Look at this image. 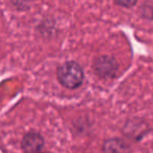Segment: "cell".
<instances>
[{
    "instance_id": "obj_3",
    "label": "cell",
    "mask_w": 153,
    "mask_h": 153,
    "mask_svg": "<svg viewBox=\"0 0 153 153\" xmlns=\"http://www.w3.org/2000/svg\"><path fill=\"white\" fill-rule=\"evenodd\" d=\"M44 147V138L40 133L28 132L23 136L21 142V148L24 153H41Z\"/></svg>"
},
{
    "instance_id": "obj_2",
    "label": "cell",
    "mask_w": 153,
    "mask_h": 153,
    "mask_svg": "<svg viewBox=\"0 0 153 153\" xmlns=\"http://www.w3.org/2000/svg\"><path fill=\"white\" fill-rule=\"evenodd\" d=\"M119 64L114 58L109 56H100L94 61V70L104 79H111L117 74Z\"/></svg>"
},
{
    "instance_id": "obj_4",
    "label": "cell",
    "mask_w": 153,
    "mask_h": 153,
    "mask_svg": "<svg viewBox=\"0 0 153 153\" xmlns=\"http://www.w3.org/2000/svg\"><path fill=\"white\" fill-rule=\"evenodd\" d=\"M103 152L104 153H130V146L121 138H109L103 144Z\"/></svg>"
},
{
    "instance_id": "obj_1",
    "label": "cell",
    "mask_w": 153,
    "mask_h": 153,
    "mask_svg": "<svg viewBox=\"0 0 153 153\" xmlns=\"http://www.w3.org/2000/svg\"><path fill=\"white\" fill-rule=\"evenodd\" d=\"M57 79L62 86L68 89L80 87L84 81V71L80 64L74 61H68L59 66Z\"/></svg>"
},
{
    "instance_id": "obj_5",
    "label": "cell",
    "mask_w": 153,
    "mask_h": 153,
    "mask_svg": "<svg viewBox=\"0 0 153 153\" xmlns=\"http://www.w3.org/2000/svg\"><path fill=\"white\" fill-rule=\"evenodd\" d=\"M115 3L123 7H132L136 4L137 0H114Z\"/></svg>"
},
{
    "instance_id": "obj_6",
    "label": "cell",
    "mask_w": 153,
    "mask_h": 153,
    "mask_svg": "<svg viewBox=\"0 0 153 153\" xmlns=\"http://www.w3.org/2000/svg\"><path fill=\"white\" fill-rule=\"evenodd\" d=\"M41 153H51V152H41Z\"/></svg>"
}]
</instances>
